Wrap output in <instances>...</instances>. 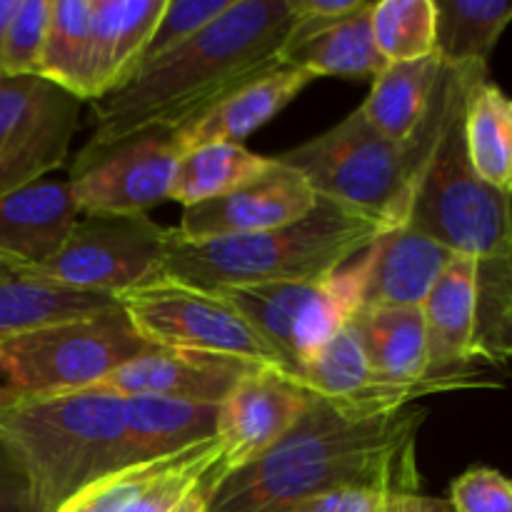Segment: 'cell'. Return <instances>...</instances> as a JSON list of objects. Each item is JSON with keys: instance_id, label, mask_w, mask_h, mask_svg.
I'll return each instance as SVG.
<instances>
[{"instance_id": "1", "label": "cell", "mask_w": 512, "mask_h": 512, "mask_svg": "<svg viewBox=\"0 0 512 512\" xmlns=\"http://www.w3.org/2000/svg\"><path fill=\"white\" fill-rule=\"evenodd\" d=\"M428 408L398 413L310 395L290 433L253 465L218 475L208 512H280L335 490L420 493Z\"/></svg>"}, {"instance_id": "2", "label": "cell", "mask_w": 512, "mask_h": 512, "mask_svg": "<svg viewBox=\"0 0 512 512\" xmlns=\"http://www.w3.org/2000/svg\"><path fill=\"white\" fill-rule=\"evenodd\" d=\"M290 23V0H233L195 38L90 103L93 133L78 158L198 118L230 90L280 65Z\"/></svg>"}, {"instance_id": "3", "label": "cell", "mask_w": 512, "mask_h": 512, "mask_svg": "<svg viewBox=\"0 0 512 512\" xmlns=\"http://www.w3.org/2000/svg\"><path fill=\"white\" fill-rule=\"evenodd\" d=\"M385 230L383 220L318 198L308 215L263 233L193 243L170 230L158 278L203 290L303 283L338 273Z\"/></svg>"}, {"instance_id": "4", "label": "cell", "mask_w": 512, "mask_h": 512, "mask_svg": "<svg viewBox=\"0 0 512 512\" xmlns=\"http://www.w3.org/2000/svg\"><path fill=\"white\" fill-rule=\"evenodd\" d=\"M463 68L443 63L428 115L408 143L383 138L355 108L333 128L275 155V160L298 170L318 198L383 220L390 228L405 223L410 193L443 128Z\"/></svg>"}, {"instance_id": "5", "label": "cell", "mask_w": 512, "mask_h": 512, "mask_svg": "<svg viewBox=\"0 0 512 512\" xmlns=\"http://www.w3.org/2000/svg\"><path fill=\"white\" fill-rule=\"evenodd\" d=\"M0 438L28 478L38 512H60L88 485L128 468L123 400L73 393L0 410Z\"/></svg>"}, {"instance_id": "6", "label": "cell", "mask_w": 512, "mask_h": 512, "mask_svg": "<svg viewBox=\"0 0 512 512\" xmlns=\"http://www.w3.org/2000/svg\"><path fill=\"white\" fill-rule=\"evenodd\" d=\"M488 65H465L443 128L413 185L405 223L450 253L470 260L512 258L510 193L483 183L465 153L463 110L468 90Z\"/></svg>"}, {"instance_id": "7", "label": "cell", "mask_w": 512, "mask_h": 512, "mask_svg": "<svg viewBox=\"0 0 512 512\" xmlns=\"http://www.w3.org/2000/svg\"><path fill=\"white\" fill-rule=\"evenodd\" d=\"M150 348L120 305L28 330L0 343V375L15 403L85 393Z\"/></svg>"}, {"instance_id": "8", "label": "cell", "mask_w": 512, "mask_h": 512, "mask_svg": "<svg viewBox=\"0 0 512 512\" xmlns=\"http://www.w3.org/2000/svg\"><path fill=\"white\" fill-rule=\"evenodd\" d=\"M118 305L150 345L280 370L273 350L215 290L155 278L120 293Z\"/></svg>"}, {"instance_id": "9", "label": "cell", "mask_w": 512, "mask_h": 512, "mask_svg": "<svg viewBox=\"0 0 512 512\" xmlns=\"http://www.w3.org/2000/svg\"><path fill=\"white\" fill-rule=\"evenodd\" d=\"M360 288L363 268L358 260L325 278L225 288L215 293L225 295L240 310L250 328L275 353L280 373L293 380L300 365L308 363L358 313Z\"/></svg>"}, {"instance_id": "10", "label": "cell", "mask_w": 512, "mask_h": 512, "mask_svg": "<svg viewBox=\"0 0 512 512\" xmlns=\"http://www.w3.org/2000/svg\"><path fill=\"white\" fill-rule=\"evenodd\" d=\"M168 235L148 215H83L40 270L63 288L118 298L158 278Z\"/></svg>"}, {"instance_id": "11", "label": "cell", "mask_w": 512, "mask_h": 512, "mask_svg": "<svg viewBox=\"0 0 512 512\" xmlns=\"http://www.w3.org/2000/svg\"><path fill=\"white\" fill-rule=\"evenodd\" d=\"M83 100L40 75H0V195L65 163Z\"/></svg>"}, {"instance_id": "12", "label": "cell", "mask_w": 512, "mask_h": 512, "mask_svg": "<svg viewBox=\"0 0 512 512\" xmlns=\"http://www.w3.org/2000/svg\"><path fill=\"white\" fill-rule=\"evenodd\" d=\"M180 153L168 130H148L75 158L70 193L80 215H148L170 200Z\"/></svg>"}, {"instance_id": "13", "label": "cell", "mask_w": 512, "mask_h": 512, "mask_svg": "<svg viewBox=\"0 0 512 512\" xmlns=\"http://www.w3.org/2000/svg\"><path fill=\"white\" fill-rule=\"evenodd\" d=\"M308 400L310 393L280 370L250 368L218 405L220 475L248 468L275 448L305 413Z\"/></svg>"}, {"instance_id": "14", "label": "cell", "mask_w": 512, "mask_h": 512, "mask_svg": "<svg viewBox=\"0 0 512 512\" xmlns=\"http://www.w3.org/2000/svg\"><path fill=\"white\" fill-rule=\"evenodd\" d=\"M318 203V195L308 180L290 165L270 158V165L240 188L183 208V218L175 228L178 238L213 240L233 235L263 233L295 223Z\"/></svg>"}, {"instance_id": "15", "label": "cell", "mask_w": 512, "mask_h": 512, "mask_svg": "<svg viewBox=\"0 0 512 512\" xmlns=\"http://www.w3.org/2000/svg\"><path fill=\"white\" fill-rule=\"evenodd\" d=\"M250 368L258 365L150 345L145 353L120 365L90 390L115 398H160L220 405Z\"/></svg>"}, {"instance_id": "16", "label": "cell", "mask_w": 512, "mask_h": 512, "mask_svg": "<svg viewBox=\"0 0 512 512\" xmlns=\"http://www.w3.org/2000/svg\"><path fill=\"white\" fill-rule=\"evenodd\" d=\"M428 343L425 378L453 380L485 375L478 368V275L475 260L455 255L420 305Z\"/></svg>"}, {"instance_id": "17", "label": "cell", "mask_w": 512, "mask_h": 512, "mask_svg": "<svg viewBox=\"0 0 512 512\" xmlns=\"http://www.w3.org/2000/svg\"><path fill=\"white\" fill-rule=\"evenodd\" d=\"M455 253L408 223L385 230L363 255L360 310L420 308Z\"/></svg>"}, {"instance_id": "18", "label": "cell", "mask_w": 512, "mask_h": 512, "mask_svg": "<svg viewBox=\"0 0 512 512\" xmlns=\"http://www.w3.org/2000/svg\"><path fill=\"white\" fill-rule=\"evenodd\" d=\"M313 80V75L295 65H275L258 78L230 90L198 118L170 130V140L180 155L200 145H243L248 135L283 113Z\"/></svg>"}, {"instance_id": "19", "label": "cell", "mask_w": 512, "mask_h": 512, "mask_svg": "<svg viewBox=\"0 0 512 512\" xmlns=\"http://www.w3.org/2000/svg\"><path fill=\"white\" fill-rule=\"evenodd\" d=\"M78 203L68 180H35L0 195V253L45 268L60 253L75 220Z\"/></svg>"}, {"instance_id": "20", "label": "cell", "mask_w": 512, "mask_h": 512, "mask_svg": "<svg viewBox=\"0 0 512 512\" xmlns=\"http://www.w3.org/2000/svg\"><path fill=\"white\" fill-rule=\"evenodd\" d=\"M165 0H90V100L123 88L138 70Z\"/></svg>"}, {"instance_id": "21", "label": "cell", "mask_w": 512, "mask_h": 512, "mask_svg": "<svg viewBox=\"0 0 512 512\" xmlns=\"http://www.w3.org/2000/svg\"><path fill=\"white\" fill-rule=\"evenodd\" d=\"M118 305L110 295L78 293L50 280L35 265L0 253V343L28 330Z\"/></svg>"}, {"instance_id": "22", "label": "cell", "mask_w": 512, "mask_h": 512, "mask_svg": "<svg viewBox=\"0 0 512 512\" xmlns=\"http://www.w3.org/2000/svg\"><path fill=\"white\" fill-rule=\"evenodd\" d=\"M120 400H123L125 450L130 465L175 455L190 445L215 438L218 405L160 398Z\"/></svg>"}, {"instance_id": "23", "label": "cell", "mask_w": 512, "mask_h": 512, "mask_svg": "<svg viewBox=\"0 0 512 512\" xmlns=\"http://www.w3.org/2000/svg\"><path fill=\"white\" fill-rule=\"evenodd\" d=\"M373 378L383 385L425 380L428 343L420 308H365L350 318Z\"/></svg>"}, {"instance_id": "24", "label": "cell", "mask_w": 512, "mask_h": 512, "mask_svg": "<svg viewBox=\"0 0 512 512\" xmlns=\"http://www.w3.org/2000/svg\"><path fill=\"white\" fill-rule=\"evenodd\" d=\"M370 0L360 13L338 20L330 28L318 30L293 45H285L278 55L280 65H295L315 80L333 78H370L375 80L388 60L378 50L370 30Z\"/></svg>"}, {"instance_id": "25", "label": "cell", "mask_w": 512, "mask_h": 512, "mask_svg": "<svg viewBox=\"0 0 512 512\" xmlns=\"http://www.w3.org/2000/svg\"><path fill=\"white\" fill-rule=\"evenodd\" d=\"M440 73L443 60L435 53L410 63H388L358 110L383 138L408 143L428 115Z\"/></svg>"}, {"instance_id": "26", "label": "cell", "mask_w": 512, "mask_h": 512, "mask_svg": "<svg viewBox=\"0 0 512 512\" xmlns=\"http://www.w3.org/2000/svg\"><path fill=\"white\" fill-rule=\"evenodd\" d=\"M463 140L475 175L512 193V103L488 73L470 85L465 98Z\"/></svg>"}, {"instance_id": "27", "label": "cell", "mask_w": 512, "mask_h": 512, "mask_svg": "<svg viewBox=\"0 0 512 512\" xmlns=\"http://www.w3.org/2000/svg\"><path fill=\"white\" fill-rule=\"evenodd\" d=\"M435 55L445 65H488L512 20L508 0H433Z\"/></svg>"}, {"instance_id": "28", "label": "cell", "mask_w": 512, "mask_h": 512, "mask_svg": "<svg viewBox=\"0 0 512 512\" xmlns=\"http://www.w3.org/2000/svg\"><path fill=\"white\" fill-rule=\"evenodd\" d=\"M270 165V158L253 153L238 143L200 145L180 155L175 165L170 200L183 208L220 198L253 180Z\"/></svg>"}, {"instance_id": "29", "label": "cell", "mask_w": 512, "mask_h": 512, "mask_svg": "<svg viewBox=\"0 0 512 512\" xmlns=\"http://www.w3.org/2000/svg\"><path fill=\"white\" fill-rule=\"evenodd\" d=\"M40 78L90 100V0H50Z\"/></svg>"}, {"instance_id": "30", "label": "cell", "mask_w": 512, "mask_h": 512, "mask_svg": "<svg viewBox=\"0 0 512 512\" xmlns=\"http://www.w3.org/2000/svg\"><path fill=\"white\" fill-rule=\"evenodd\" d=\"M370 30L388 63H410L435 53L433 0H378L370 5Z\"/></svg>"}, {"instance_id": "31", "label": "cell", "mask_w": 512, "mask_h": 512, "mask_svg": "<svg viewBox=\"0 0 512 512\" xmlns=\"http://www.w3.org/2000/svg\"><path fill=\"white\" fill-rule=\"evenodd\" d=\"M478 275V363L505 368L510 360L512 258L475 260Z\"/></svg>"}, {"instance_id": "32", "label": "cell", "mask_w": 512, "mask_h": 512, "mask_svg": "<svg viewBox=\"0 0 512 512\" xmlns=\"http://www.w3.org/2000/svg\"><path fill=\"white\" fill-rule=\"evenodd\" d=\"M220 460V443L215 438L190 445L188 450L173 460L168 470L158 475L143 493L135 498L125 512H170L195 485L200 483L208 470H213Z\"/></svg>"}, {"instance_id": "33", "label": "cell", "mask_w": 512, "mask_h": 512, "mask_svg": "<svg viewBox=\"0 0 512 512\" xmlns=\"http://www.w3.org/2000/svg\"><path fill=\"white\" fill-rule=\"evenodd\" d=\"M233 0H165V8L160 13L158 25L150 35L148 45L143 50V58L135 73L145 70L148 65L158 63L160 58L173 53L190 38L208 28L218 15L230 8Z\"/></svg>"}, {"instance_id": "34", "label": "cell", "mask_w": 512, "mask_h": 512, "mask_svg": "<svg viewBox=\"0 0 512 512\" xmlns=\"http://www.w3.org/2000/svg\"><path fill=\"white\" fill-rule=\"evenodd\" d=\"M180 453L115 470V473L100 478L98 483L88 485L83 493L75 495L60 512H125L163 470H168L173 465V460Z\"/></svg>"}, {"instance_id": "35", "label": "cell", "mask_w": 512, "mask_h": 512, "mask_svg": "<svg viewBox=\"0 0 512 512\" xmlns=\"http://www.w3.org/2000/svg\"><path fill=\"white\" fill-rule=\"evenodd\" d=\"M50 20V0H18L8 23L0 75H38Z\"/></svg>"}, {"instance_id": "36", "label": "cell", "mask_w": 512, "mask_h": 512, "mask_svg": "<svg viewBox=\"0 0 512 512\" xmlns=\"http://www.w3.org/2000/svg\"><path fill=\"white\" fill-rule=\"evenodd\" d=\"M280 512H453L448 500L423 493H385V490H335Z\"/></svg>"}, {"instance_id": "37", "label": "cell", "mask_w": 512, "mask_h": 512, "mask_svg": "<svg viewBox=\"0 0 512 512\" xmlns=\"http://www.w3.org/2000/svg\"><path fill=\"white\" fill-rule=\"evenodd\" d=\"M453 512H512L510 480L495 468H470L450 483Z\"/></svg>"}, {"instance_id": "38", "label": "cell", "mask_w": 512, "mask_h": 512, "mask_svg": "<svg viewBox=\"0 0 512 512\" xmlns=\"http://www.w3.org/2000/svg\"><path fill=\"white\" fill-rule=\"evenodd\" d=\"M0 512H38L28 478L0 438Z\"/></svg>"}, {"instance_id": "39", "label": "cell", "mask_w": 512, "mask_h": 512, "mask_svg": "<svg viewBox=\"0 0 512 512\" xmlns=\"http://www.w3.org/2000/svg\"><path fill=\"white\" fill-rule=\"evenodd\" d=\"M220 475V468L215 465L213 470H208V473L200 478V483L195 485L193 490H190L188 495H185L183 500H180L178 505H175L170 512H208V498H210V490H213L215 480H218Z\"/></svg>"}, {"instance_id": "40", "label": "cell", "mask_w": 512, "mask_h": 512, "mask_svg": "<svg viewBox=\"0 0 512 512\" xmlns=\"http://www.w3.org/2000/svg\"><path fill=\"white\" fill-rule=\"evenodd\" d=\"M15 5H18V0H0V58H3L5 33H8V23L15 13Z\"/></svg>"}, {"instance_id": "41", "label": "cell", "mask_w": 512, "mask_h": 512, "mask_svg": "<svg viewBox=\"0 0 512 512\" xmlns=\"http://www.w3.org/2000/svg\"><path fill=\"white\" fill-rule=\"evenodd\" d=\"M10 405H13V398H10L8 388H5V383H3V375H0V410L10 408Z\"/></svg>"}]
</instances>
